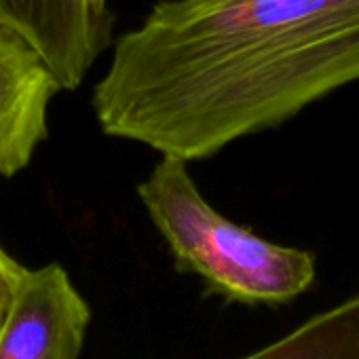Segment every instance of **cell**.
Here are the masks:
<instances>
[{"label": "cell", "mask_w": 359, "mask_h": 359, "mask_svg": "<svg viewBox=\"0 0 359 359\" xmlns=\"http://www.w3.org/2000/svg\"><path fill=\"white\" fill-rule=\"evenodd\" d=\"M359 81V0H158L91 106L104 133L203 161Z\"/></svg>", "instance_id": "cell-1"}, {"label": "cell", "mask_w": 359, "mask_h": 359, "mask_svg": "<svg viewBox=\"0 0 359 359\" xmlns=\"http://www.w3.org/2000/svg\"><path fill=\"white\" fill-rule=\"evenodd\" d=\"M137 197L173 254L210 292L245 304H281L315 279L313 254L258 237L222 216L201 195L189 163L161 156L137 184Z\"/></svg>", "instance_id": "cell-2"}, {"label": "cell", "mask_w": 359, "mask_h": 359, "mask_svg": "<svg viewBox=\"0 0 359 359\" xmlns=\"http://www.w3.org/2000/svg\"><path fill=\"white\" fill-rule=\"evenodd\" d=\"M91 309L57 262L26 269L0 317V359H79Z\"/></svg>", "instance_id": "cell-3"}, {"label": "cell", "mask_w": 359, "mask_h": 359, "mask_svg": "<svg viewBox=\"0 0 359 359\" xmlns=\"http://www.w3.org/2000/svg\"><path fill=\"white\" fill-rule=\"evenodd\" d=\"M0 28L39 53L62 91H74L110 47L114 13L108 0H0Z\"/></svg>", "instance_id": "cell-4"}, {"label": "cell", "mask_w": 359, "mask_h": 359, "mask_svg": "<svg viewBox=\"0 0 359 359\" xmlns=\"http://www.w3.org/2000/svg\"><path fill=\"white\" fill-rule=\"evenodd\" d=\"M62 85L22 39L0 28V177L24 171L49 135Z\"/></svg>", "instance_id": "cell-5"}, {"label": "cell", "mask_w": 359, "mask_h": 359, "mask_svg": "<svg viewBox=\"0 0 359 359\" xmlns=\"http://www.w3.org/2000/svg\"><path fill=\"white\" fill-rule=\"evenodd\" d=\"M241 359H359V292Z\"/></svg>", "instance_id": "cell-6"}, {"label": "cell", "mask_w": 359, "mask_h": 359, "mask_svg": "<svg viewBox=\"0 0 359 359\" xmlns=\"http://www.w3.org/2000/svg\"><path fill=\"white\" fill-rule=\"evenodd\" d=\"M24 271H26V266H22L18 260H13L3 250V245H0V317H3V313L7 311Z\"/></svg>", "instance_id": "cell-7"}]
</instances>
